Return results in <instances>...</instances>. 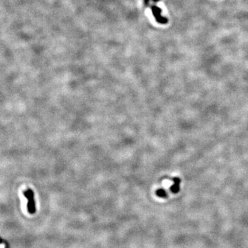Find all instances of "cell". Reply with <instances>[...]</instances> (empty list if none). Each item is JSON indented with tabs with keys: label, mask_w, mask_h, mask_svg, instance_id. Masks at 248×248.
Masks as SVG:
<instances>
[{
	"label": "cell",
	"mask_w": 248,
	"mask_h": 248,
	"mask_svg": "<svg viewBox=\"0 0 248 248\" xmlns=\"http://www.w3.org/2000/svg\"><path fill=\"white\" fill-rule=\"evenodd\" d=\"M173 181L174 184L170 187V191H171L172 193L176 194L178 193L179 190H180L181 180L178 177H174V178H173Z\"/></svg>",
	"instance_id": "3957f363"
},
{
	"label": "cell",
	"mask_w": 248,
	"mask_h": 248,
	"mask_svg": "<svg viewBox=\"0 0 248 248\" xmlns=\"http://www.w3.org/2000/svg\"><path fill=\"white\" fill-rule=\"evenodd\" d=\"M156 195L161 197V198H166L168 197V194L165 190L163 189H159L156 190Z\"/></svg>",
	"instance_id": "277c9868"
},
{
	"label": "cell",
	"mask_w": 248,
	"mask_h": 248,
	"mask_svg": "<svg viewBox=\"0 0 248 248\" xmlns=\"http://www.w3.org/2000/svg\"><path fill=\"white\" fill-rule=\"evenodd\" d=\"M155 4L156 3H154L153 2V4H150L146 6H150V7L151 8L153 16L158 23L161 24H167L168 22V19L166 18V17H163L162 15H161V12H162V10H161L160 8L158 7V6H156Z\"/></svg>",
	"instance_id": "7a4b0ae2"
},
{
	"label": "cell",
	"mask_w": 248,
	"mask_h": 248,
	"mask_svg": "<svg viewBox=\"0 0 248 248\" xmlns=\"http://www.w3.org/2000/svg\"><path fill=\"white\" fill-rule=\"evenodd\" d=\"M24 195L28 200L27 210L28 213L33 214L36 212V205L35 201V194L32 190L28 189L24 192Z\"/></svg>",
	"instance_id": "6da1fadb"
},
{
	"label": "cell",
	"mask_w": 248,
	"mask_h": 248,
	"mask_svg": "<svg viewBox=\"0 0 248 248\" xmlns=\"http://www.w3.org/2000/svg\"><path fill=\"white\" fill-rule=\"evenodd\" d=\"M159 1H160V0H143V2H144V4L148 3V2H150V1L154 2V3H156V2H158Z\"/></svg>",
	"instance_id": "5b68a950"
}]
</instances>
